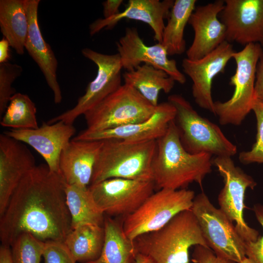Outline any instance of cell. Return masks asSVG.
<instances>
[{
	"label": "cell",
	"mask_w": 263,
	"mask_h": 263,
	"mask_svg": "<svg viewBox=\"0 0 263 263\" xmlns=\"http://www.w3.org/2000/svg\"><path fill=\"white\" fill-rule=\"evenodd\" d=\"M66 183L46 164L36 166L20 181L0 215L1 244L10 246L23 233L43 242H64L72 230Z\"/></svg>",
	"instance_id": "1"
},
{
	"label": "cell",
	"mask_w": 263,
	"mask_h": 263,
	"mask_svg": "<svg viewBox=\"0 0 263 263\" xmlns=\"http://www.w3.org/2000/svg\"><path fill=\"white\" fill-rule=\"evenodd\" d=\"M212 155L191 154L182 146L174 120L166 132L156 140V149L151 165L155 189L187 188L195 182L201 187L212 170Z\"/></svg>",
	"instance_id": "2"
},
{
	"label": "cell",
	"mask_w": 263,
	"mask_h": 263,
	"mask_svg": "<svg viewBox=\"0 0 263 263\" xmlns=\"http://www.w3.org/2000/svg\"><path fill=\"white\" fill-rule=\"evenodd\" d=\"M133 241L137 252L155 263H189L191 246L209 248L191 209L179 213L161 228L142 234Z\"/></svg>",
	"instance_id": "3"
},
{
	"label": "cell",
	"mask_w": 263,
	"mask_h": 263,
	"mask_svg": "<svg viewBox=\"0 0 263 263\" xmlns=\"http://www.w3.org/2000/svg\"><path fill=\"white\" fill-rule=\"evenodd\" d=\"M102 141L90 185L113 178L152 181L151 165L156 140L130 142L108 139Z\"/></svg>",
	"instance_id": "4"
},
{
	"label": "cell",
	"mask_w": 263,
	"mask_h": 263,
	"mask_svg": "<svg viewBox=\"0 0 263 263\" xmlns=\"http://www.w3.org/2000/svg\"><path fill=\"white\" fill-rule=\"evenodd\" d=\"M168 101L175 108L174 121L181 144L188 152L231 157L236 154L237 146L216 124L199 114L183 96L170 95Z\"/></svg>",
	"instance_id": "5"
},
{
	"label": "cell",
	"mask_w": 263,
	"mask_h": 263,
	"mask_svg": "<svg viewBox=\"0 0 263 263\" xmlns=\"http://www.w3.org/2000/svg\"><path fill=\"white\" fill-rule=\"evenodd\" d=\"M263 50L260 44L251 43L233 54L236 67L229 83L234 88L233 94L228 100L214 104L221 124L239 125L252 111L256 68Z\"/></svg>",
	"instance_id": "6"
},
{
	"label": "cell",
	"mask_w": 263,
	"mask_h": 263,
	"mask_svg": "<svg viewBox=\"0 0 263 263\" xmlns=\"http://www.w3.org/2000/svg\"><path fill=\"white\" fill-rule=\"evenodd\" d=\"M156 107L131 85L124 83L84 113L89 131H100L149 119Z\"/></svg>",
	"instance_id": "7"
},
{
	"label": "cell",
	"mask_w": 263,
	"mask_h": 263,
	"mask_svg": "<svg viewBox=\"0 0 263 263\" xmlns=\"http://www.w3.org/2000/svg\"><path fill=\"white\" fill-rule=\"evenodd\" d=\"M195 192L187 188H162L151 194L133 213L123 218L126 236L134 240L139 236L157 230L179 213L191 209Z\"/></svg>",
	"instance_id": "8"
},
{
	"label": "cell",
	"mask_w": 263,
	"mask_h": 263,
	"mask_svg": "<svg viewBox=\"0 0 263 263\" xmlns=\"http://www.w3.org/2000/svg\"><path fill=\"white\" fill-rule=\"evenodd\" d=\"M191 210L208 247L216 255L236 263L246 257L245 241L235 225L204 192L195 196Z\"/></svg>",
	"instance_id": "9"
},
{
	"label": "cell",
	"mask_w": 263,
	"mask_h": 263,
	"mask_svg": "<svg viewBox=\"0 0 263 263\" xmlns=\"http://www.w3.org/2000/svg\"><path fill=\"white\" fill-rule=\"evenodd\" d=\"M81 53L97 66L96 76L88 84L85 94L78 99L75 107L51 118L48 123L62 121L73 124L78 116L84 115L122 85L123 68L118 53L106 55L87 48L83 49Z\"/></svg>",
	"instance_id": "10"
},
{
	"label": "cell",
	"mask_w": 263,
	"mask_h": 263,
	"mask_svg": "<svg viewBox=\"0 0 263 263\" xmlns=\"http://www.w3.org/2000/svg\"><path fill=\"white\" fill-rule=\"evenodd\" d=\"M214 166L224 180V186L218 197L220 209L232 222L245 242L256 241L259 232L250 227L244 218V197L246 189H253L257 184L254 179L236 166L231 157L215 156Z\"/></svg>",
	"instance_id": "11"
},
{
	"label": "cell",
	"mask_w": 263,
	"mask_h": 263,
	"mask_svg": "<svg viewBox=\"0 0 263 263\" xmlns=\"http://www.w3.org/2000/svg\"><path fill=\"white\" fill-rule=\"evenodd\" d=\"M98 208L110 216L123 217L135 211L154 192L152 181L108 179L88 187Z\"/></svg>",
	"instance_id": "12"
},
{
	"label": "cell",
	"mask_w": 263,
	"mask_h": 263,
	"mask_svg": "<svg viewBox=\"0 0 263 263\" xmlns=\"http://www.w3.org/2000/svg\"><path fill=\"white\" fill-rule=\"evenodd\" d=\"M219 14L226 27L225 40L263 47V0H225Z\"/></svg>",
	"instance_id": "13"
},
{
	"label": "cell",
	"mask_w": 263,
	"mask_h": 263,
	"mask_svg": "<svg viewBox=\"0 0 263 263\" xmlns=\"http://www.w3.org/2000/svg\"><path fill=\"white\" fill-rule=\"evenodd\" d=\"M232 45L225 40L214 50L196 60L184 58L182 63L184 73L192 80V94L196 103L201 108L214 114L211 94L212 81L232 58Z\"/></svg>",
	"instance_id": "14"
},
{
	"label": "cell",
	"mask_w": 263,
	"mask_h": 263,
	"mask_svg": "<svg viewBox=\"0 0 263 263\" xmlns=\"http://www.w3.org/2000/svg\"><path fill=\"white\" fill-rule=\"evenodd\" d=\"M116 46L122 68L127 71L134 70L143 63L164 71L180 84L186 82L185 75L178 69L176 61L169 59L163 44L157 43L148 46L136 28H127L125 35L116 42Z\"/></svg>",
	"instance_id": "15"
},
{
	"label": "cell",
	"mask_w": 263,
	"mask_h": 263,
	"mask_svg": "<svg viewBox=\"0 0 263 263\" xmlns=\"http://www.w3.org/2000/svg\"><path fill=\"white\" fill-rule=\"evenodd\" d=\"M75 131L73 124L59 121L43 123L36 129H10L3 133L32 147L42 157L51 171L59 173L61 153Z\"/></svg>",
	"instance_id": "16"
},
{
	"label": "cell",
	"mask_w": 263,
	"mask_h": 263,
	"mask_svg": "<svg viewBox=\"0 0 263 263\" xmlns=\"http://www.w3.org/2000/svg\"><path fill=\"white\" fill-rule=\"evenodd\" d=\"M175 116V107L168 101L162 102L158 104L153 114L146 121L100 131L85 129L73 139L94 141L116 139L130 142L157 140L166 132Z\"/></svg>",
	"instance_id": "17"
},
{
	"label": "cell",
	"mask_w": 263,
	"mask_h": 263,
	"mask_svg": "<svg viewBox=\"0 0 263 263\" xmlns=\"http://www.w3.org/2000/svg\"><path fill=\"white\" fill-rule=\"evenodd\" d=\"M36 166L24 143L3 133L0 135V215L20 181Z\"/></svg>",
	"instance_id": "18"
},
{
	"label": "cell",
	"mask_w": 263,
	"mask_h": 263,
	"mask_svg": "<svg viewBox=\"0 0 263 263\" xmlns=\"http://www.w3.org/2000/svg\"><path fill=\"white\" fill-rule=\"evenodd\" d=\"M225 1L217 0L196 7L188 23L194 33V38L186 52L187 58L200 59L209 54L225 40L226 27L218 18Z\"/></svg>",
	"instance_id": "19"
},
{
	"label": "cell",
	"mask_w": 263,
	"mask_h": 263,
	"mask_svg": "<svg viewBox=\"0 0 263 263\" xmlns=\"http://www.w3.org/2000/svg\"><path fill=\"white\" fill-rule=\"evenodd\" d=\"M173 0H130L125 9L108 19H98L90 24V34L93 36L103 28L113 29L123 19H130L148 24L154 33V39L161 43L165 27L164 19H168Z\"/></svg>",
	"instance_id": "20"
},
{
	"label": "cell",
	"mask_w": 263,
	"mask_h": 263,
	"mask_svg": "<svg viewBox=\"0 0 263 263\" xmlns=\"http://www.w3.org/2000/svg\"><path fill=\"white\" fill-rule=\"evenodd\" d=\"M40 0H26L28 30L25 49L42 72L47 83L53 92L54 102L61 103L62 96L56 77L57 60L50 45L44 39L38 21Z\"/></svg>",
	"instance_id": "21"
},
{
	"label": "cell",
	"mask_w": 263,
	"mask_h": 263,
	"mask_svg": "<svg viewBox=\"0 0 263 263\" xmlns=\"http://www.w3.org/2000/svg\"><path fill=\"white\" fill-rule=\"evenodd\" d=\"M102 140L72 139L62 150L59 171L66 184L88 187Z\"/></svg>",
	"instance_id": "22"
},
{
	"label": "cell",
	"mask_w": 263,
	"mask_h": 263,
	"mask_svg": "<svg viewBox=\"0 0 263 263\" xmlns=\"http://www.w3.org/2000/svg\"><path fill=\"white\" fill-rule=\"evenodd\" d=\"M105 239L101 254L88 263H135L138 254L133 240L128 238L123 228V221L105 217Z\"/></svg>",
	"instance_id": "23"
},
{
	"label": "cell",
	"mask_w": 263,
	"mask_h": 263,
	"mask_svg": "<svg viewBox=\"0 0 263 263\" xmlns=\"http://www.w3.org/2000/svg\"><path fill=\"white\" fill-rule=\"evenodd\" d=\"M123 77L124 83L132 86L154 107L159 104L160 91L169 93L175 82L164 71L147 64L141 65L134 70L125 72Z\"/></svg>",
	"instance_id": "24"
},
{
	"label": "cell",
	"mask_w": 263,
	"mask_h": 263,
	"mask_svg": "<svg viewBox=\"0 0 263 263\" xmlns=\"http://www.w3.org/2000/svg\"><path fill=\"white\" fill-rule=\"evenodd\" d=\"M0 28L10 46L23 55L28 30L26 0H0Z\"/></svg>",
	"instance_id": "25"
},
{
	"label": "cell",
	"mask_w": 263,
	"mask_h": 263,
	"mask_svg": "<svg viewBox=\"0 0 263 263\" xmlns=\"http://www.w3.org/2000/svg\"><path fill=\"white\" fill-rule=\"evenodd\" d=\"M104 239L103 226L83 224L72 229L64 242L76 262L88 263L99 258Z\"/></svg>",
	"instance_id": "26"
},
{
	"label": "cell",
	"mask_w": 263,
	"mask_h": 263,
	"mask_svg": "<svg viewBox=\"0 0 263 263\" xmlns=\"http://www.w3.org/2000/svg\"><path fill=\"white\" fill-rule=\"evenodd\" d=\"M196 0H175L165 25L161 43L168 56L181 55L186 50L184 30L195 10Z\"/></svg>",
	"instance_id": "27"
},
{
	"label": "cell",
	"mask_w": 263,
	"mask_h": 263,
	"mask_svg": "<svg viewBox=\"0 0 263 263\" xmlns=\"http://www.w3.org/2000/svg\"><path fill=\"white\" fill-rule=\"evenodd\" d=\"M65 195L72 229L83 224L103 226L104 214L96 207L88 187L66 184Z\"/></svg>",
	"instance_id": "28"
},
{
	"label": "cell",
	"mask_w": 263,
	"mask_h": 263,
	"mask_svg": "<svg viewBox=\"0 0 263 263\" xmlns=\"http://www.w3.org/2000/svg\"><path fill=\"white\" fill-rule=\"evenodd\" d=\"M37 108L26 94L15 93L10 98L7 107L1 117L0 125L13 130L38 128Z\"/></svg>",
	"instance_id": "29"
},
{
	"label": "cell",
	"mask_w": 263,
	"mask_h": 263,
	"mask_svg": "<svg viewBox=\"0 0 263 263\" xmlns=\"http://www.w3.org/2000/svg\"><path fill=\"white\" fill-rule=\"evenodd\" d=\"M44 242L32 234L19 235L11 245L13 263H40Z\"/></svg>",
	"instance_id": "30"
},
{
	"label": "cell",
	"mask_w": 263,
	"mask_h": 263,
	"mask_svg": "<svg viewBox=\"0 0 263 263\" xmlns=\"http://www.w3.org/2000/svg\"><path fill=\"white\" fill-rule=\"evenodd\" d=\"M252 111L257 122L256 138L250 150L239 153V159L244 164H263V104L255 100Z\"/></svg>",
	"instance_id": "31"
},
{
	"label": "cell",
	"mask_w": 263,
	"mask_h": 263,
	"mask_svg": "<svg viewBox=\"0 0 263 263\" xmlns=\"http://www.w3.org/2000/svg\"><path fill=\"white\" fill-rule=\"evenodd\" d=\"M22 72L21 66L8 62L0 64V115L5 112L10 99L16 91L12 86Z\"/></svg>",
	"instance_id": "32"
},
{
	"label": "cell",
	"mask_w": 263,
	"mask_h": 263,
	"mask_svg": "<svg viewBox=\"0 0 263 263\" xmlns=\"http://www.w3.org/2000/svg\"><path fill=\"white\" fill-rule=\"evenodd\" d=\"M42 257L44 263H76V261L65 242H44Z\"/></svg>",
	"instance_id": "33"
},
{
	"label": "cell",
	"mask_w": 263,
	"mask_h": 263,
	"mask_svg": "<svg viewBox=\"0 0 263 263\" xmlns=\"http://www.w3.org/2000/svg\"><path fill=\"white\" fill-rule=\"evenodd\" d=\"M256 219L263 228V205L257 204L253 209ZM245 256L256 263H263V235L255 241L245 242Z\"/></svg>",
	"instance_id": "34"
},
{
	"label": "cell",
	"mask_w": 263,
	"mask_h": 263,
	"mask_svg": "<svg viewBox=\"0 0 263 263\" xmlns=\"http://www.w3.org/2000/svg\"><path fill=\"white\" fill-rule=\"evenodd\" d=\"M191 261L193 263H236L218 256L210 248L200 245L195 246Z\"/></svg>",
	"instance_id": "35"
},
{
	"label": "cell",
	"mask_w": 263,
	"mask_h": 263,
	"mask_svg": "<svg viewBox=\"0 0 263 263\" xmlns=\"http://www.w3.org/2000/svg\"><path fill=\"white\" fill-rule=\"evenodd\" d=\"M254 97L256 100L263 104V50L256 68Z\"/></svg>",
	"instance_id": "36"
},
{
	"label": "cell",
	"mask_w": 263,
	"mask_h": 263,
	"mask_svg": "<svg viewBox=\"0 0 263 263\" xmlns=\"http://www.w3.org/2000/svg\"><path fill=\"white\" fill-rule=\"evenodd\" d=\"M123 0H107L102 2L104 19L112 17L119 12V8Z\"/></svg>",
	"instance_id": "37"
},
{
	"label": "cell",
	"mask_w": 263,
	"mask_h": 263,
	"mask_svg": "<svg viewBox=\"0 0 263 263\" xmlns=\"http://www.w3.org/2000/svg\"><path fill=\"white\" fill-rule=\"evenodd\" d=\"M10 44L8 41L3 38L0 41V63L7 62L10 57Z\"/></svg>",
	"instance_id": "38"
},
{
	"label": "cell",
	"mask_w": 263,
	"mask_h": 263,
	"mask_svg": "<svg viewBox=\"0 0 263 263\" xmlns=\"http://www.w3.org/2000/svg\"><path fill=\"white\" fill-rule=\"evenodd\" d=\"M0 263H13L10 246L1 244L0 247Z\"/></svg>",
	"instance_id": "39"
},
{
	"label": "cell",
	"mask_w": 263,
	"mask_h": 263,
	"mask_svg": "<svg viewBox=\"0 0 263 263\" xmlns=\"http://www.w3.org/2000/svg\"><path fill=\"white\" fill-rule=\"evenodd\" d=\"M135 263H155L150 257L140 253L137 254Z\"/></svg>",
	"instance_id": "40"
},
{
	"label": "cell",
	"mask_w": 263,
	"mask_h": 263,
	"mask_svg": "<svg viewBox=\"0 0 263 263\" xmlns=\"http://www.w3.org/2000/svg\"><path fill=\"white\" fill-rule=\"evenodd\" d=\"M240 263H256L251 259L245 257Z\"/></svg>",
	"instance_id": "41"
}]
</instances>
